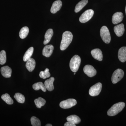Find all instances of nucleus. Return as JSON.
<instances>
[{"label": "nucleus", "mask_w": 126, "mask_h": 126, "mask_svg": "<svg viewBox=\"0 0 126 126\" xmlns=\"http://www.w3.org/2000/svg\"><path fill=\"white\" fill-rule=\"evenodd\" d=\"M73 38V34L70 32L66 31L64 32L60 44V49L61 50L66 49L72 42Z\"/></svg>", "instance_id": "f257e3e1"}, {"label": "nucleus", "mask_w": 126, "mask_h": 126, "mask_svg": "<svg viewBox=\"0 0 126 126\" xmlns=\"http://www.w3.org/2000/svg\"><path fill=\"white\" fill-rule=\"evenodd\" d=\"M125 106V103L123 102L115 104L108 111V115L110 116H113L117 115L121 111Z\"/></svg>", "instance_id": "f03ea898"}, {"label": "nucleus", "mask_w": 126, "mask_h": 126, "mask_svg": "<svg viewBox=\"0 0 126 126\" xmlns=\"http://www.w3.org/2000/svg\"><path fill=\"white\" fill-rule=\"evenodd\" d=\"M81 59L79 55H75L72 57L69 63L70 69L72 72H77L81 64Z\"/></svg>", "instance_id": "7ed1b4c3"}, {"label": "nucleus", "mask_w": 126, "mask_h": 126, "mask_svg": "<svg viewBox=\"0 0 126 126\" xmlns=\"http://www.w3.org/2000/svg\"><path fill=\"white\" fill-rule=\"evenodd\" d=\"M100 35L103 41L106 44H109L111 41V36L108 28L106 26H102L100 30Z\"/></svg>", "instance_id": "20e7f679"}, {"label": "nucleus", "mask_w": 126, "mask_h": 126, "mask_svg": "<svg viewBox=\"0 0 126 126\" xmlns=\"http://www.w3.org/2000/svg\"><path fill=\"white\" fill-rule=\"evenodd\" d=\"M124 72L121 69H118L114 71L112 76L111 81L113 84L118 82L124 76Z\"/></svg>", "instance_id": "39448f33"}, {"label": "nucleus", "mask_w": 126, "mask_h": 126, "mask_svg": "<svg viewBox=\"0 0 126 126\" xmlns=\"http://www.w3.org/2000/svg\"><path fill=\"white\" fill-rule=\"evenodd\" d=\"M94 11L92 9L87 10L81 16L79 21L81 23H85L90 20L93 16Z\"/></svg>", "instance_id": "423d86ee"}, {"label": "nucleus", "mask_w": 126, "mask_h": 126, "mask_svg": "<svg viewBox=\"0 0 126 126\" xmlns=\"http://www.w3.org/2000/svg\"><path fill=\"white\" fill-rule=\"evenodd\" d=\"M77 104V101L75 99L70 98L62 101L60 104V106L61 108L67 109L71 108L75 106Z\"/></svg>", "instance_id": "0eeeda50"}, {"label": "nucleus", "mask_w": 126, "mask_h": 126, "mask_svg": "<svg viewBox=\"0 0 126 126\" xmlns=\"http://www.w3.org/2000/svg\"><path fill=\"white\" fill-rule=\"evenodd\" d=\"M102 84L98 83L92 86L89 90V94L92 96H96L99 95L101 91Z\"/></svg>", "instance_id": "6e6552de"}, {"label": "nucleus", "mask_w": 126, "mask_h": 126, "mask_svg": "<svg viewBox=\"0 0 126 126\" xmlns=\"http://www.w3.org/2000/svg\"><path fill=\"white\" fill-rule=\"evenodd\" d=\"M83 71L84 73L89 77H94L97 73L96 69L93 66L90 65H85L83 68Z\"/></svg>", "instance_id": "1a4fd4ad"}, {"label": "nucleus", "mask_w": 126, "mask_h": 126, "mask_svg": "<svg viewBox=\"0 0 126 126\" xmlns=\"http://www.w3.org/2000/svg\"><path fill=\"white\" fill-rule=\"evenodd\" d=\"M91 54L95 59L99 61H102L103 60L102 52L99 49H94L91 51Z\"/></svg>", "instance_id": "9d476101"}, {"label": "nucleus", "mask_w": 126, "mask_h": 126, "mask_svg": "<svg viewBox=\"0 0 126 126\" xmlns=\"http://www.w3.org/2000/svg\"><path fill=\"white\" fill-rule=\"evenodd\" d=\"M123 15L121 12H116L112 16V21L113 24L121 23L123 19Z\"/></svg>", "instance_id": "9b49d317"}, {"label": "nucleus", "mask_w": 126, "mask_h": 126, "mask_svg": "<svg viewBox=\"0 0 126 126\" xmlns=\"http://www.w3.org/2000/svg\"><path fill=\"white\" fill-rule=\"evenodd\" d=\"M54 50V46L52 45L46 46L44 47L42 54L44 56L48 58L51 56Z\"/></svg>", "instance_id": "f8f14e48"}, {"label": "nucleus", "mask_w": 126, "mask_h": 126, "mask_svg": "<svg viewBox=\"0 0 126 126\" xmlns=\"http://www.w3.org/2000/svg\"><path fill=\"white\" fill-rule=\"evenodd\" d=\"M62 6V2L60 0L55 1L53 3L50 9V12L52 14H55L61 9Z\"/></svg>", "instance_id": "ddd939ff"}, {"label": "nucleus", "mask_w": 126, "mask_h": 126, "mask_svg": "<svg viewBox=\"0 0 126 126\" xmlns=\"http://www.w3.org/2000/svg\"><path fill=\"white\" fill-rule=\"evenodd\" d=\"M114 31L117 36L118 37L122 36L125 31L124 25L121 24L116 26L114 27Z\"/></svg>", "instance_id": "4468645a"}, {"label": "nucleus", "mask_w": 126, "mask_h": 126, "mask_svg": "<svg viewBox=\"0 0 126 126\" xmlns=\"http://www.w3.org/2000/svg\"><path fill=\"white\" fill-rule=\"evenodd\" d=\"M118 58L122 63L126 61V47H123L119 49L118 52Z\"/></svg>", "instance_id": "2eb2a0df"}, {"label": "nucleus", "mask_w": 126, "mask_h": 126, "mask_svg": "<svg viewBox=\"0 0 126 126\" xmlns=\"http://www.w3.org/2000/svg\"><path fill=\"white\" fill-rule=\"evenodd\" d=\"M1 73L2 76L5 78H9L11 76L12 69L8 66H5L1 68Z\"/></svg>", "instance_id": "dca6fc26"}, {"label": "nucleus", "mask_w": 126, "mask_h": 126, "mask_svg": "<svg viewBox=\"0 0 126 126\" xmlns=\"http://www.w3.org/2000/svg\"><path fill=\"white\" fill-rule=\"evenodd\" d=\"M26 62V68L29 72H32L35 68L36 64L35 60L33 59L30 58Z\"/></svg>", "instance_id": "f3484780"}, {"label": "nucleus", "mask_w": 126, "mask_h": 126, "mask_svg": "<svg viewBox=\"0 0 126 126\" xmlns=\"http://www.w3.org/2000/svg\"><path fill=\"white\" fill-rule=\"evenodd\" d=\"M54 81V78L53 77H51L49 79L46 80L44 83L45 87L49 91H52L54 89L53 82Z\"/></svg>", "instance_id": "a211bd4d"}, {"label": "nucleus", "mask_w": 126, "mask_h": 126, "mask_svg": "<svg viewBox=\"0 0 126 126\" xmlns=\"http://www.w3.org/2000/svg\"><path fill=\"white\" fill-rule=\"evenodd\" d=\"M53 35V31L52 29L47 30L45 35V40L44 41V45L47 44L49 43Z\"/></svg>", "instance_id": "6ab92c4d"}, {"label": "nucleus", "mask_w": 126, "mask_h": 126, "mask_svg": "<svg viewBox=\"0 0 126 126\" xmlns=\"http://www.w3.org/2000/svg\"><path fill=\"white\" fill-rule=\"evenodd\" d=\"M68 122H70L75 124H78L81 122V119L79 116L76 115H72L67 118Z\"/></svg>", "instance_id": "aec40b11"}, {"label": "nucleus", "mask_w": 126, "mask_h": 126, "mask_svg": "<svg viewBox=\"0 0 126 126\" xmlns=\"http://www.w3.org/2000/svg\"><path fill=\"white\" fill-rule=\"evenodd\" d=\"M88 2V0H82L79 1L75 6V12L76 13H78L82 10Z\"/></svg>", "instance_id": "412c9836"}, {"label": "nucleus", "mask_w": 126, "mask_h": 126, "mask_svg": "<svg viewBox=\"0 0 126 126\" xmlns=\"http://www.w3.org/2000/svg\"><path fill=\"white\" fill-rule=\"evenodd\" d=\"M33 88L34 90H38L41 89L44 92H46L47 90L44 84L42 82H39L34 84L33 85Z\"/></svg>", "instance_id": "4be33fe9"}, {"label": "nucleus", "mask_w": 126, "mask_h": 126, "mask_svg": "<svg viewBox=\"0 0 126 126\" xmlns=\"http://www.w3.org/2000/svg\"><path fill=\"white\" fill-rule=\"evenodd\" d=\"M29 32V27L27 26L23 27L21 29L19 33L20 37L22 39H25L28 35Z\"/></svg>", "instance_id": "5701e85b"}, {"label": "nucleus", "mask_w": 126, "mask_h": 126, "mask_svg": "<svg viewBox=\"0 0 126 126\" xmlns=\"http://www.w3.org/2000/svg\"><path fill=\"white\" fill-rule=\"evenodd\" d=\"M33 51L34 48L33 47H30L27 50L23 56V59L24 61L26 62L29 59L31 58V57L33 54Z\"/></svg>", "instance_id": "b1692460"}, {"label": "nucleus", "mask_w": 126, "mask_h": 126, "mask_svg": "<svg viewBox=\"0 0 126 126\" xmlns=\"http://www.w3.org/2000/svg\"><path fill=\"white\" fill-rule=\"evenodd\" d=\"M34 102L36 107L39 108H40L41 107L44 106L46 102L45 99L41 97L35 99Z\"/></svg>", "instance_id": "393cba45"}, {"label": "nucleus", "mask_w": 126, "mask_h": 126, "mask_svg": "<svg viewBox=\"0 0 126 126\" xmlns=\"http://www.w3.org/2000/svg\"><path fill=\"white\" fill-rule=\"evenodd\" d=\"M1 99L4 101L6 103L9 105H11L14 103V101L8 94H2L1 96Z\"/></svg>", "instance_id": "a878e982"}, {"label": "nucleus", "mask_w": 126, "mask_h": 126, "mask_svg": "<svg viewBox=\"0 0 126 126\" xmlns=\"http://www.w3.org/2000/svg\"><path fill=\"white\" fill-rule=\"evenodd\" d=\"M14 97L18 103H24L25 101L24 96L21 94L20 93H16L15 94Z\"/></svg>", "instance_id": "bb28decb"}, {"label": "nucleus", "mask_w": 126, "mask_h": 126, "mask_svg": "<svg viewBox=\"0 0 126 126\" xmlns=\"http://www.w3.org/2000/svg\"><path fill=\"white\" fill-rule=\"evenodd\" d=\"M6 61V53L5 51L2 50L0 52V64L3 65Z\"/></svg>", "instance_id": "cd10ccee"}, {"label": "nucleus", "mask_w": 126, "mask_h": 126, "mask_svg": "<svg viewBox=\"0 0 126 126\" xmlns=\"http://www.w3.org/2000/svg\"><path fill=\"white\" fill-rule=\"evenodd\" d=\"M39 76L41 78L45 79L47 78H49L50 74L49 72V69L48 68L46 69L44 71H41L39 74Z\"/></svg>", "instance_id": "c85d7f7f"}, {"label": "nucleus", "mask_w": 126, "mask_h": 126, "mask_svg": "<svg viewBox=\"0 0 126 126\" xmlns=\"http://www.w3.org/2000/svg\"><path fill=\"white\" fill-rule=\"evenodd\" d=\"M31 121L32 126H41L40 120L35 117H32L31 119Z\"/></svg>", "instance_id": "c756f323"}, {"label": "nucleus", "mask_w": 126, "mask_h": 126, "mask_svg": "<svg viewBox=\"0 0 126 126\" xmlns=\"http://www.w3.org/2000/svg\"><path fill=\"white\" fill-rule=\"evenodd\" d=\"M64 126H75L76 124H73L70 122H68L65 123L64 124Z\"/></svg>", "instance_id": "7c9ffc66"}, {"label": "nucleus", "mask_w": 126, "mask_h": 126, "mask_svg": "<svg viewBox=\"0 0 126 126\" xmlns=\"http://www.w3.org/2000/svg\"><path fill=\"white\" fill-rule=\"evenodd\" d=\"M52 124H47V125H46V126H52Z\"/></svg>", "instance_id": "2f4dec72"}, {"label": "nucleus", "mask_w": 126, "mask_h": 126, "mask_svg": "<svg viewBox=\"0 0 126 126\" xmlns=\"http://www.w3.org/2000/svg\"></svg>", "instance_id": "473e14b6"}]
</instances>
